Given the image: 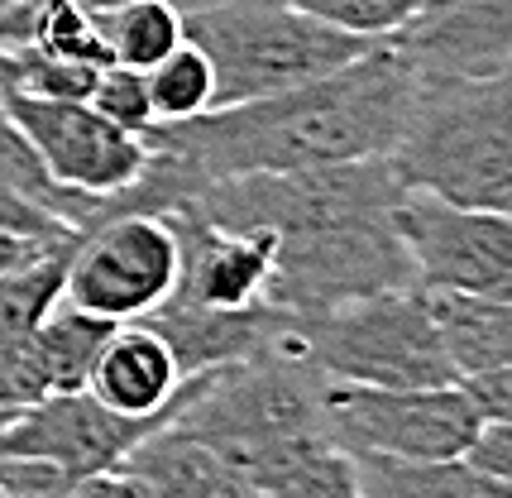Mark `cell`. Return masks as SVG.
Wrapping results in <instances>:
<instances>
[{
	"instance_id": "6da1fadb",
	"label": "cell",
	"mask_w": 512,
	"mask_h": 498,
	"mask_svg": "<svg viewBox=\"0 0 512 498\" xmlns=\"http://www.w3.org/2000/svg\"><path fill=\"white\" fill-rule=\"evenodd\" d=\"M412 96L417 72L388 44H374L355 63L302 87L211 106L192 120H154L144 144L173 154L201 182L379 159L393 154Z\"/></svg>"
},
{
	"instance_id": "7a4b0ae2",
	"label": "cell",
	"mask_w": 512,
	"mask_h": 498,
	"mask_svg": "<svg viewBox=\"0 0 512 498\" xmlns=\"http://www.w3.org/2000/svg\"><path fill=\"white\" fill-rule=\"evenodd\" d=\"M326 379L292 350L187 374L163 427L206 441L245 494H355V465L326 427Z\"/></svg>"
},
{
	"instance_id": "3957f363",
	"label": "cell",
	"mask_w": 512,
	"mask_h": 498,
	"mask_svg": "<svg viewBox=\"0 0 512 498\" xmlns=\"http://www.w3.org/2000/svg\"><path fill=\"white\" fill-rule=\"evenodd\" d=\"M388 159L407 192L512 216V68L417 82Z\"/></svg>"
},
{
	"instance_id": "277c9868",
	"label": "cell",
	"mask_w": 512,
	"mask_h": 498,
	"mask_svg": "<svg viewBox=\"0 0 512 498\" xmlns=\"http://www.w3.org/2000/svg\"><path fill=\"white\" fill-rule=\"evenodd\" d=\"M278 345L292 350L302 364H312L331 384L412 388L460 379L422 283L355 297L307 317L288 312V331L278 336Z\"/></svg>"
},
{
	"instance_id": "5b68a950",
	"label": "cell",
	"mask_w": 512,
	"mask_h": 498,
	"mask_svg": "<svg viewBox=\"0 0 512 498\" xmlns=\"http://www.w3.org/2000/svg\"><path fill=\"white\" fill-rule=\"evenodd\" d=\"M182 34L216 68V106L273 96L355 63L374 39L345 34L288 0H216L182 10Z\"/></svg>"
},
{
	"instance_id": "8992f818",
	"label": "cell",
	"mask_w": 512,
	"mask_h": 498,
	"mask_svg": "<svg viewBox=\"0 0 512 498\" xmlns=\"http://www.w3.org/2000/svg\"><path fill=\"white\" fill-rule=\"evenodd\" d=\"M393 211L273 240L278 249H273L264 302L283 307L292 317H307V312H326V307L355 302V297L412 288L417 264H412V249L402 240Z\"/></svg>"
},
{
	"instance_id": "52a82bcc",
	"label": "cell",
	"mask_w": 512,
	"mask_h": 498,
	"mask_svg": "<svg viewBox=\"0 0 512 498\" xmlns=\"http://www.w3.org/2000/svg\"><path fill=\"white\" fill-rule=\"evenodd\" d=\"M178 283V230L168 211H111L67 245L58 302L106 321H144Z\"/></svg>"
},
{
	"instance_id": "ba28073f",
	"label": "cell",
	"mask_w": 512,
	"mask_h": 498,
	"mask_svg": "<svg viewBox=\"0 0 512 498\" xmlns=\"http://www.w3.org/2000/svg\"><path fill=\"white\" fill-rule=\"evenodd\" d=\"M326 427L345 451L398 455V460H460L484 427L460 379L450 384H331L321 388Z\"/></svg>"
},
{
	"instance_id": "9c48e42d",
	"label": "cell",
	"mask_w": 512,
	"mask_h": 498,
	"mask_svg": "<svg viewBox=\"0 0 512 498\" xmlns=\"http://www.w3.org/2000/svg\"><path fill=\"white\" fill-rule=\"evenodd\" d=\"M402 240L412 249L417 283L436 293L512 302V216L484 206H455L426 192H402Z\"/></svg>"
},
{
	"instance_id": "30bf717a",
	"label": "cell",
	"mask_w": 512,
	"mask_h": 498,
	"mask_svg": "<svg viewBox=\"0 0 512 498\" xmlns=\"http://www.w3.org/2000/svg\"><path fill=\"white\" fill-rule=\"evenodd\" d=\"M10 115L20 120L29 135L34 154L44 159L48 178L82 192V197H111L120 187H130L144 163H149V144L144 135L120 130L115 120L91 106L87 96H34V91L0 87Z\"/></svg>"
},
{
	"instance_id": "8fae6325",
	"label": "cell",
	"mask_w": 512,
	"mask_h": 498,
	"mask_svg": "<svg viewBox=\"0 0 512 498\" xmlns=\"http://www.w3.org/2000/svg\"><path fill=\"white\" fill-rule=\"evenodd\" d=\"M158 427V417H120L106 403H96L87 388H77L15 412V422L0 431V455H34L87 484L91 475L115 470Z\"/></svg>"
},
{
	"instance_id": "7c38bea8",
	"label": "cell",
	"mask_w": 512,
	"mask_h": 498,
	"mask_svg": "<svg viewBox=\"0 0 512 498\" xmlns=\"http://www.w3.org/2000/svg\"><path fill=\"white\" fill-rule=\"evenodd\" d=\"M383 44L417 72V82L489 77L512 68V0H422Z\"/></svg>"
},
{
	"instance_id": "4fadbf2b",
	"label": "cell",
	"mask_w": 512,
	"mask_h": 498,
	"mask_svg": "<svg viewBox=\"0 0 512 498\" xmlns=\"http://www.w3.org/2000/svg\"><path fill=\"white\" fill-rule=\"evenodd\" d=\"M168 221L178 230V283L163 302L178 307H254L268 293V273H273V235L268 230H225L197 216L192 206L168 211ZM158 302V307H163Z\"/></svg>"
},
{
	"instance_id": "5bb4252c",
	"label": "cell",
	"mask_w": 512,
	"mask_h": 498,
	"mask_svg": "<svg viewBox=\"0 0 512 498\" xmlns=\"http://www.w3.org/2000/svg\"><path fill=\"white\" fill-rule=\"evenodd\" d=\"M182 388L173 345L149 321H120L87 374V393L120 417H158L168 422Z\"/></svg>"
},
{
	"instance_id": "9a60e30c",
	"label": "cell",
	"mask_w": 512,
	"mask_h": 498,
	"mask_svg": "<svg viewBox=\"0 0 512 498\" xmlns=\"http://www.w3.org/2000/svg\"><path fill=\"white\" fill-rule=\"evenodd\" d=\"M144 321L173 345L182 379H187V374H201V369H216V364H235V360H249V355H264V350H273L278 336L288 331V312H283V307H268V302L235 307V312L163 302V307H154Z\"/></svg>"
},
{
	"instance_id": "2e32d148",
	"label": "cell",
	"mask_w": 512,
	"mask_h": 498,
	"mask_svg": "<svg viewBox=\"0 0 512 498\" xmlns=\"http://www.w3.org/2000/svg\"><path fill=\"white\" fill-rule=\"evenodd\" d=\"M115 475H125L130 494L144 498H245V484L225 470V460L206 441L187 436L178 427H158L134 446Z\"/></svg>"
},
{
	"instance_id": "e0dca14e",
	"label": "cell",
	"mask_w": 512,
	"mask_h": 498,
	"mask_svg": "<svg viewBox=\"0 0 512 498\" xmlns=\"http://www.w3.org/2000/svg\"><path fill=\"white\" fill-rule=\"evenodd\" d=\"M431 293V312L446 340L455 374H484V369H512V302L465 293Z\"/></svg>"
},
{
	"instance_id": "ac0fdd59",
	"label": "cell",
	"mask_w": 512,
	"mask_h": 498,
	"mask_svg": "<svg viewBox=\"0 0 512 498\" xmlns=\"http://www.w3.org/2000/svg\"><path fill=\"white\" fill-rule=\"evenodd\" d=\"M355 494L374 498H489L503 494L489 475H479L465 455L460 460H398V455L350 451Z\"/></svg>"
},
{
	"instance_id": "d6986e66",
	"label": "cell",
	"mask_w": 512,
	"mask_h": 498,
	"mask_svg": "<svg viewBox=\"0 0 512 498\" xmlns=\"http://www.w3.org/2000/svg\"><path fill=\"white\" fill-rule=\"evenodd\" d=\"M0 187H10V192L29 197V202L48 206V211H53V216H63L72 230L87 226L91 211H96V202H101V197L67 192V187H58V182L48 178L44 159L34 154V144H29V135L20 130V120L10 115L5 96H0Z\"/></svg>"
},
{
	"instance_id": "ffe728a7",
	"label": "cell",
	"mask_w": 512,
	"mask_h": 498,
	"mask_svg": "<svg viewBox=\"0 0 512 498\" xmlns=\"http://www.w3.org/2000/svg\"><path fill=\"white\" fill-rule=\"evenodd\" d=\"M96 20H101L111 58L130 68H154L163 53L182 44V10L173 0H120L96 10Z\"/></svg>"
},
{
	"instance_id": "44dd1931",
	"label": "cell",
	"mask_w": 512,
	"mask_h": 498,
	"mask_svg": "<svg viewBox=\"0 0 512 498\" xmlns=\"http://www.w3.org/2000/svg\"><path fill=\"white\" fill-rule=\"evenodd\" d=\"M144 87H149L154 120H192L216 106V68L187 34L173 53H163L154 68H144Z\"/></svg>"
},
{
	"instance_id": "7402d4cb",
	"label": "cell",
	"mask_w": 512,
	"mask_h": 498,
	"mask_svg": "<svg viewBox=\"0 0 512 498\" xmlns=\"http://www.w3.org/2000/svg\"><path fill=\"white\" fill-rule=\"evenodd\" d=\"M63 264L67 249H58V254H48V259L29 264V269L0 273V350L10 340L29 336L53 312V302L63 293Z\"/></svg>"
},
{
	"instance_id": "603a6c76",
	"label": "cell",
	"mask_w": 512,
	"mask_h": 498,
	"mask_svg": "<svg viewBox=\"0 0 512 498\" xmlns=\"http://www.w3.org/2000/svg\"><path fill=\"white\" fill-rule=\"evenodd\" d=\"M288 5L335 24V29H345V34H359V39L383 44V39H393L402 24L417 15L422 0H288Z\"/></svg>"
},
{
	"instance_id": "cb8c5ba5",
	"label": "cell",
	"mask_w": 512,
	"mask_h": 498,
	"mask_svg": "<svg viewBox=\"0 0 512 498\" xmlns=\"http://www.w3.org/2000/svg\"><path fill=\"white\" fill-rule=\"evenodd\" d=\"M96 111L115 120L120 130L130 135H144L154 125V111H149V87H144V68H130V63H106L96 72V87L87 96Z\"/></svg>"
},
{
	"instance_id": "d4e9b609",
	"label": "cell",
	"mask_w": 512,
	"mask_h": 498,
	"mask_svg": "<svg viewBox=\"0 0 512 498\" xmlns=\"http://www.w3.org/2000/svg\"><path fill=\"white\" fill-rule=\"evenodd\" d=\"M465 460L479 475H489L503 494H512V422H484L474 431Z\"/></svg>"
},
{
	"instance_id": "484cf974",
	"label": "cell",
	"mask_w": 512,
	"mask_h": 498,
	"mask_svg": "<svg viewBox=\"0 0 512 498\" xmlns=\"http://www.w3.org/2000/svg\"><path fill=\"white\" fill-rule=\"evenodd\" d=\"M484 422H512V369H484L460 379Z\"/></svg>"
},
{
	"instance_id": "4316f807",
	"label": "cell",
	"mask_w": 512,
	"mask_h": 498,
	"mask_svg": "<svg viewBox=\"0 0 512 498\" xmlns=\"http://www.w3.org/2000/svg\"><path fill=\"white\" fill-rule=\"evenodd\" d=\"M5 82H10V48L0 44V87H5Z\"/></svg>"
},
{
	"instance_id": "83f0119b",
	"label": "cell",
	"mask_w": 512,
	"mask_h": 498,
	"mask_svg": "<svg viewBox=\"0 0 512 498\" xmlns=\"http://www.w3.org/2000/svg\"><path fill=\"white\" fill-rule=\"evenodd\" d=\"M15 412H20V408H0V431H5L10 422H15Z\"/></svg>"
},
{
	"instance_id": "f1b7e54d",
	"label": "cell",
	"mask_w": 512,
	"mask_h": 498,
	"mask_svg": "<svg viewBox=\"0 0 512 498\" xmlns=\"http://www.w3.org/2000/svg\"><path fill=\"white\" fill-rule=\"evenodd\" d=\"M87 10H106V5H120V0H82Z\"/></svg>"
},
{
	"instance_id": "f546056e",
	"label": "cell",
	"mask_w": 512,
	"mask_h": 498,
	"mask_svg": "<svg viewBox=\"0 0 512 498\" xmlns=\"http://www.w3.org/2000/svg\"><path fill=\"white\" fill-rule=\"evenodd\" d=\"M15 5H20V0H0V15H5V10H15Z\"/></svg>"
}]
</instances>
